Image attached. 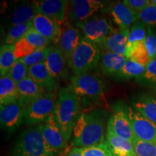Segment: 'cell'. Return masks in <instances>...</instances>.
<instances>
[{
  "mask_svg": "<svg viewBox=\"0 0 156 156\" xmlns=\"http://www.w3.org/2000/svg\"><path fill=\"white\" fill-rule=\"evenodd\" d=\"M106 112L93 110L81 113L74 127V147L84 148L105 142V118Z\"/></svg>",
  "mask_w": 156,
  "mask_h": 156,
  "instance_id": "1",
  "label": "cell"
},
{
  "mask_svg": "<svg viewBox=\"0 0 156 156\" xmlns=\"http://www.w3.org/2000/svg\"><path fill=\"white\" fill-rule=\"evenodd\" d=\"M80 109V98L71 85L62 87L56 98L54 116L64 136L67 140L71 137Z\"/></svg>",
  "mask_w": 156,
  "mask_h": 156,
  "instance_id": "2",
  "label": "cell"
},
{
  "mask_svg": "<svg viewBox=\"0 0 156 156\" xmlns=\"http://www.w3.org/2000/svg\"><path fill=\"white\" fill-rule=\"evenodd\" d=\"M43 136L40 125L25 129L19 137L12 151V156H55Z\"/></svg>",
  "mask_w": 156,
  "mask_h": 156,
  "instance_id": "3",
  "label": "cell"
},
{
  "mask_svg": "<svg viewBox=\"0 0 156 156\" xmlns=\"http://www.w3.org/2000/svg\"><path fill=\"white\" fill-rule=\"evenodd\" d=\"M100 58L101 51L97 45L83 37L72 54L68 66L75 75L88 73L98 66Z\"/></svg>",
  "mask_w": 156,
  "mask_h": 156,
  "instance_id": "4",
  "label": "cell"
},
{
  "mask_svg": "<svg viewBox=\"0 0 156 156\" xmlns=\"http://www.w3.org/2000/svg\"><path fill=\"white\" fill-rule=\"evenodd\" d=\"M57 95L55 93H44L27 107L24 122L27 125L41 124L54 113Z\"/></svg>",
  "mask_w": 156,
  "mask_h": 156,
  "instance_id": "5",
  "label": "cell"
},
{
  "mask_svg": "<svg viewBox=\"0 0 156 156\" xmlns=\"http://www.w3.org/2000/svg\"><path fill=\"white\" fill-rule=\"evenodd\" d=\"M71 86L80 98L97 99L103 95L104 82L100 77L92 73L74 75L71 78Z\"/></svg>",
  "mask_w": 156,
  "mask_h": 156,
  "instance_id": "6",
  "label": "cell"
},
{
  "mask_svg": "<svg viewBox=\"0 0 156 156\" xmlns=\"http://www.w3.org/2000/svg\"><path fill=\"white\" fill-rule=\"evenodd\" d=\"M75 25L80 29L85 38L95 44L104 40L115 30L106 17L98 15L76 23Z\"/></svg>",
  "mask_w": 156,
  "mask_h": 156,
  "instance_id": "7",
  "label": "cell"
},
{
  "mask_svg": "<svg viewBox=\"0 0 156 156\" xmlns=\"http://www.w3.org/2000/svg\"><path fill=\"white\" fill-rule=\"evenodd\" d=\"M131 124L134 137L145 142L156 143V124L133 107H128L126 110Z\"/></svg>",
  "mask_w": 156,
  "mask_h": 156,
  "instance_id": "8",
  "label": "cell"
},
{
  "mask_svg": "<svg viewBox=\"0 0 156 156\" xmlns=\"http://www.w3.org/2000/svg\"><path fill=\"white\" fill-rule=\"evenodd\" d=\"M104 7V3L96 0H73L68 4L67 16L70 20L76 23L83 22Z\"/></svg>",
  "mask_w": 156,
  "mask_h": 156,
  "instance_id": "9",
  "label": "cell"
},
{
  "mask_svg": "<svg viewBox=\"0 0 156 156\" xmlns=\"http://www.w3.org/2000/svg\"><path fill=\"white\" fill-rule=\"evenodd\" d=\"M39 125L43 136L56 155L62 153L67 147L68 140L58 126L54 114Z\"/></svg>",
  "mask_w": 156,
  "mask_h": 156,
  "instance_id": "10",
  "label": "cell"
},
{
  "mask_svg": "<svg viewBox=\"0 0 156 156\" xmlns=\"http://www.w3.org/2000/svg\"><path fill=\"white\" fill-rule=\"evenodd\" d=\"M37 14H41L63 25L67 15L68 4L66 0H41L34 1Z\"/></svg>",
  "mask_w": 156,
  "mask_h": 156,
  "instance_id": "11",
  "label": "cell"
},
{
  "mask_svg": "<svg viewBox=\"0 0 156 156\" xmlns=\"http://www.w3.org/2000/svg\"><path fill=\"white\" fill-rule=\"evenodd\" d=\"M25 108L18 101L0 107V124L2 129L15 131L24 121Z\"/></svg>",
  "mask_w": 156,
  "mask_h": 156,
  "instance_id": "12",
  "label": "cell"
},
{
  "mask_svg": "<svg viewBox=\"0 0 156 156\" xmlns=\"http://www.w3.org/2000/svg\"><path fill=\"white\" fill-rule=\"evenodd\" d=\"M107 132L132 142L134 135L126 110L119 108L110 116L107 123Z\"/></svg>",
  "mask_w": 156,
  "mask_h": 156,
  "instance_id": "13",
  "label": "cell"
},
{
  "mask_svg": "<svg viewBox=\"0 0 156 156\" xmlns=\"http://www.w3.org/2000/svg\"><path fill=\"white\" fill-rule=\"evenodd\" d=\"M129 34V29L115 28L112 34L96 45L101 52L110 51L125 56Z\"/></svg>",
  "mask_w": 156,
  "mask_h": 156,
  "instance_id": "14",
  "label": "cell"
},
{
  "mask_svg": "<svg viewBox=\"0 0 156 156\" xmlns=\"http://www.w3.org/2000/svg\"><path fill=\"white\" fill-rule=\"evenodd\" d=\"M82 38L83 37L80 31L77 27L72 25L69 20H66L62 25V35L57 45L67 62H69L72 54L80 43Z\"/></svg>",
  "mask_w": 156,
  "mask_h": 156,
  "instance_id": "15",
  "label": "cell"
},
{
  "mask_svg": "<svg viewBox=\"0 0 156 156\" xmlns=\"http://www.w3.org/2000/svg\"><path fill=\"white\" fill-rule=\"evenodd\" d=\"M32 23L33 27L37 32L54 44H58L62 32V25L41 14H37Z\"/></svg>",
  "mask_w": 156,
  "mask_h": 156,
  "instance_id": "16",
  "label": "cell"
},
{
  "mask_svg": "<svg viewBox=\"0 0 156 156\" xmlns=\"http://www.w3.org/2000/svg\"><path fill=\"white\" fill-rule=\"evenodd\" d=\"M126 61L125 56L110 51L101 52L98 67L103 75L116 78Z\"/></svg>",
  "mask_w": 156,
  "mask_h": 156,
  "instance_id": "17",
  "label": "cell"
},
{
  "mask_svg": "<svg viewBox=\"0 0 156 156\" xmlns=\"http://www.w3.org/2000/svg\"><path fill=\"white\" fill-rule=\"evenodd\" d=\"M44 64H46L51 75L57 81L63 79L67 75V64H68V62L58 47L52 46Z\"/></svg>",
  "mask_w": 156,
  "mask_h": 156,
  "instance_id": "18",
  "label": "cell"
},
{
  "mask_svg": "<svg viewBox=\"0 0 156 156\" xmlns=\"http://www.w3.org/2000/svg\"><path fill=\"white\" fill-rule=\"evenodd\" d=\"M114 22L122 29H130L134 23L140 20L139 13L129 8L123 2H116L110 9Z\"/></svg>",
  "mask_w": 156,
  "mask_h": 156,
  "instance_id": "19",
  "label": "cell"
},
{
  "mask_svg": "<svg viewBox=\"0 0 156 156\" xmlns=\"http://www.w3.org/2000/svg\"><path fill=\"white\" fill-rule=\"evenodd\" d=\"M28 77L38 84L45 93H54L57 86V80L51 75L44 62L29 67Z\"/></svg>",
  "mask_w": 156,
  "mask_h": 156,
  "instance_id": "20",
  "label": "cell"
},
{
  "mask_svg": "<svg viewBox=\"0 0 156 156\" xmlns=\"http://www.w3.org/2000/svg\"><path fill=\"white\" fill-rule=\"evenodd\" d=\"M17 87L19 94L17 101L25 108L45 93L44 90L29 77L17 83Z\"/></svg>",
  "mask_w": 156,
  "mask_h": 156,
  "instance_id": "21",
  "label": "cell"
},
{
  "mask_svg": "<svg viewBox=\"0 0 156 156\" xmlns=\"http://www.w3.org/2000/svg\"><path fill=\"white\" fill-rule=\"evenodd\" d=\"M132 105L136 111L156 124V94L141 93L134 98Z\"/></svg>",
  "mask_w": 156,
  "mask_h": 156,
  "instance_id": "22",
  "label": "cell"
},
{
  "mask_svg": "<svg viewBox=\"0 0 156 156\" xmlns=\"http://www.w3.org/2000/svg\"><path fill=\"white\" fill-rule=\"evenodd\" d=\"M105 142L115 156H136L131 142L107 132Z\"/></svg>",
  "mask_w": 156,
  "mask_h": 156,
  "instance_id": "23",
  "label": "cell"
},
{
  "mask_svg": "<svg viewBox=\"0 0 156 156\" xmlns=\"http://www.w3.org/2000/svg\"><path fill=\"white\" fill-rule=\"evenodd\" d=\"M37 15L34 2L32 3H23L15 7L9 17L12 26L30 23Z\"/></svg>",
  "mask_w": 156,
  "mask_h": 156,
  "instance_id": "24",
  "label": "cell"
},
{
  "mask_svg": "<svg viewBox=\"0 0 156 156\" xmlns=\"http://www.w3.org/2000/svg\"><path fill=\"white\" fill-rule=\"evenodd\" d=\"M17 84L8 76L0 78V104L7 106L18 101Z\"/></svg>",
  "mask_w": 156,
  "mask_h": 156,
  "instance_id": "25",
  "label": "cell"
},
{
  "mask_svg": "<svg viewBox=\"0 0 156 156\" xmlns=\"http://www.w3.org/2000/svg\"><path fill=\"white\" fill-rule=\"evenodd\" d=\"M126 58L145 67L151 61L145 42L140 41L126 47Z\"/></svg>",
  "mask_w": 156,
  "mask_h": 156,
  "instance_id": "26",
  "label": "cell"
},
{
  "mask_svg": "<svg viewBox=\"0 0 156 156\" xmlns=\"http://www.w3.org/2000/svg\"><path fill=\"white\" fill-rule=\"evenodd\" d=\"M17 61L14 54V46L4 44L0 50V75L7 76Z\"/></svg>",
  "mask_w": 156,
  "mask_h": 156,
  "instance_id": "27",
  "label": "cell"
},
{
  "mask_svg": "<svg viewBox=\"0 0 156 156\" xmlns=\"http://www.w3.org/2000/svg\"><path fill=\"white\" fill-rule=\"evenodd\" d=\"M32 28H34L32 21L25 24L11 26L6 36L5 44L14 46L20 40L24 38Z\"/></svg>",
  "mask_w": 156,
  "mask_h": 156,
  "instance_id": "28",
  "label": "cell"
},
{
  "mask_svg": "<svg viewBox=\"0 0 156 156\" xmlns=\"http://www.w3.org/2000/svg\"><path fill=\"white\" fill-rule=\"evenodd\" d=\"M135 81L140 86L156 88V58L150 62L146 66L145 73Z\"/></svg>",
  "mask_w": 156,
  "mask_h": 156,
  "instance_id": "29",
  "label": "cell"
},
{
  "mask_svg": "<svg viewBox=\"0 0 156 156\" xmlns=\"http://www.w3.org/2000/svg\"><path fill=\"white\" fill-rule=\"evenodd\" d=\"M145 67L140 65L130 59H127L122 71L116 78L119 80L136 79L145 73Z\"/></svg>",
  "mask_w": 156,
  "mask_h": 156,
  "instance_id": "30",
  "label": "cell"
},
{
  "mask_svg": "<svg viewBox=\"0 0 156 156\" xmlns=\"http://www.w3.org/2000/svg\"><path fill=\"white\" fill-rule=\"evenodd\" d=\"M51 48L52 46H49L48 47L38 49L35 51L34 53L26 56V57L20 58V59L18 60L28 67L41 63H44L46 61V58L48 57V54H49L51 50Z\"/></svg>",
  "mask_w": 156,
  "mask_h": 156,
  "instance_id": "31",
  "label": "cell"
},
{
  "mask_svg": "<svg viewBox=\"0 0 156 156\" xmlns=\"http://www.w3.org/2000/svg\"><path fill=\"white\" fill-rule=\"evenodd\" d=\"M146 26L147 25L142 23L141 20L136 21L135 23L132 25V26L129 29L127 46L135 44V43L145 41L147 29Z\"/></svg>",
  "mask_w": 156,
  "mask_h": 156,
  "instance_id": "32",
  "label": "cell"
},
{
  "mask_svg": "<svg viewBox=\"0 0 156 156\" xmlns=\"http://www.w3.org/2000/svg\"><path fill=\"white\" fill-rule=\"evenodd\" d=\"M132 143L136 156H156V143L143 141L136 137Z\"/></svg>",
  "mask_w": 156,
  "mask_h": 156,
  "instance_id": "33",
  "label": "cell"
},
{
  "mask_svg": "<svg viewBox=\"0 0 156 156\" xmlns=\"http://www.w3.org/2000/svg\"><path fill=\"white\" fill-rule=\"evenodd\" d=\"M83 156H115L106 142L91 147L78 148Z\"/></svg>",
  "mask_w": 156,
  "mask_h": 156,
  "instance_id": "34",
  "label": "cell"
},
{
  "mask_svg": "<svg viewBox=\"0 0 156 156\" xmlns=\"http://www.w3.org/2000/svg\"><path fill=\"white\" fill-rule=\"evenodd\" d=\"M29 67L23 64L19 60H17L12 66L7 76L11 78L15 83L17 84L25 78L28 77Z\"/></svg>",
  "mask_w": 156,
  "mask_h": 156,
  "instance_id": "35",
  "label": "cell"
},
{
  "mask_svg": "<svg viewBox=\"0 0 156 156\" xmlns=\"http://www.w3.org/2000/svg\"><path fill=\"white\" fill-rule=\"evenodd\" d=\"M36 50L38 49L31 45L25 37L14 45V54L17 60L26 57Z\"/></svg>",
  "mask_w": 156,
  "mask_h": 156,
  "instance_id": "36",
  "label": "cell"
},
{
  "mask_svg": "<svg viewBox=\"0 0 156 156\" xmlns=\"http://www.w3.org/2000/svg\"><path fill=\"white\" fill-rule=\"evenodd\" d=\"M25 38L31 45H33L36 49H41V48L48 47V46H49L48 45L51 42L48 39L45 38L44 36L37 32L34 28H32L26 34V36H25Z\"/></svg>",
  "mask_w": 156,
  "mask_h": 156,
  "instance_id": "37",
  "label": "cell"
},
{
  "mask_svg": "<svg viewBox=\"0 0 156 156\" xmlns=\"http://www.w3.org/2000/svg\"><path fill=\"white\" fill-rule=\"evenodd\" d=\"M145 42V47L151 59L156 58V29L154 26H147Z\"/></svg>",
  "mask_w": 156,
  "mask_h": 156,
  "instance_id": "38",
  "label": "cell"
},
{
  "mask_svg": "<svg viewBox=\"0 0 156 156\" xmlns=\"http://www.w3.org/2000/svg\"><path fill=\"white\" fill-rule=\"evenodd\" d=\"M140 20L147 26L156 25V6L151 4L145 9L139 13Z\"/></svg>",
  "mask_w": 156,
  "mask_h": 156,
  "instance_id": "39",
  "label": "cell"
},
{
  "mask_svg": "<svg viewBox=\"0 0 156 156\" xmlns=\"http://www.w3.org/2000/svg\"><path fill=\"white\" fill-rule=\"evenodd\" d=\"M129 8L140 13L151 5L150 0H124L122 2Z\"/></svg>",
  "mask_w": 156,
  "mask_h": 156,
  "instance_id": "40",
  "label": "cell"
},
{
  "mask_svg": "<svg viewBox=\"0 0 156 156\" xmlns=\"http://www.w3.org/2000/svg\"><path fill=\"white\" fill-rule=\"evenodd\" d=\"M65 156H83L77 147H74L66 154Z\"/></svg>",
  "mask_w": 156,
  "mask_h": 156,
  "instance_id": "41",
  "label": "cell"
},
{
  "mask_svg": "<svg viewBox=\"0 0 156 156\" xmlns=\"http://www.w3.org/2000/svg\"><path fill=\"white\" fill-rule=\"evenodd\" d=\"M151 2L152 5L156 6V0H151Z\"/></svg>",
  "mask_w": 156,
  "mask_h": 156,
  "instance_id": "42",
  "label": "cell"
}]
</instances>
